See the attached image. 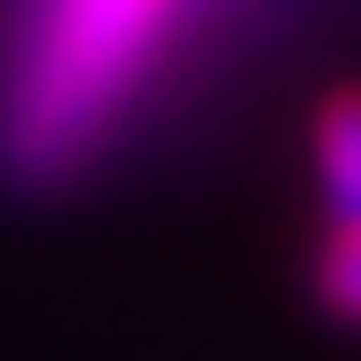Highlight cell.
Here are the masks:
<instances>
[{
	"instance_id": "1",
	"label": "cell",
	"mask_w": 361,
	"mask_h": 361,
	"mask_svg": "<svg viewBox=\"0 0 361 361\" xmlns=\"http://www.w3.org/2000/svg\"><path fill=\"white\" fill-rule=\"evenodd\" d=\"M173 23L180 0H45L0 98V166L23 188L90 166L151 83Z\"/></svg>"
},
{
	"instance_id": "2",
	"label": "cell",
	"mask_w": 361,
	"mask_h": 361,
	"mask_svg": "<svg viewBox=\"0 0 361 361\" xmlns=\"http://www.w3.org/2000/svg\"><path fill=\"white\" fill-rule=\"evenodd\" d=\"M309 158H316L324 226H361V83L354 90H331V98L316 106Z\"/></svg>"
},
{
	"instance_id": "3",
	"label": "cell",
	"mask_w": 361,
	"mask_h": 361,
	"mask_svg": "<svg viewBox=\"0 0 361 361\" xmlns=\"http://www.w3.org/2000/svg\"><path fill=\"white\" fill-rule=\"evenodd\" d=\"M309 293L331 324L361 331V226H324L316 264H309Z\"/></svg>"
}]
</instances>
